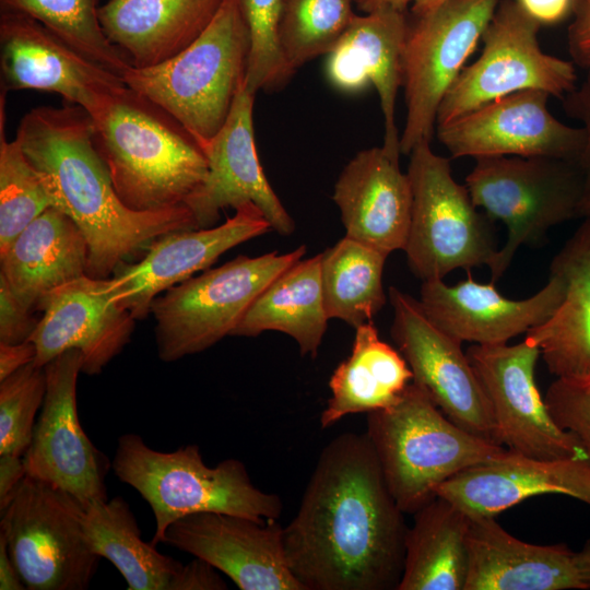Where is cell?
I'll use <instances>...</instances> for the list:
<instances>
[{"label": "cell", "instance_id": "cell-1", "mask_svg": "<svg viewBox=\"0 0 590 590\" xmlns=\"http://www.w3.org/2000/svg\"><path fill=\"white\" fill-rule=\"evenodd\" d=\"M408 528L366 433H343L283 528L286 560L304 590H397Z\"/></svg>", "mask_w": 590, "mask_h": 590}, {"label": "cell", "instance_id": "cell-2", "mask_svg": "<svg viewBox=\"0 0 590 590\" xmlns=\"http://www.w3.org/2000/svg\"><path fill=\"white\" fill-rule=\"evenodd\" d=\"M51 206L67 214L88 246L86 274L106 279L156 238L198 228L187 205L133 211L119 199L94 139L91 115L80 106H38L20 121L16 137Z\"/></svg>", "mask_w": 590, "mask_h": 590}, {"label": "cell", "instance_id": "cell-3", "mask_svg": "<svg viewBox=\"0 0 590 590\" xmlns=\"http://www.w3.org/2000/svg\"><path fill=\"white\" fill-rule=\"evenodd\" d=\"M122 203L133 211L186 205L208 173L205 154L170 114L127 85L91 116Z\"/></svg>", "mask_w": 590, "mask_h": 590}, {"label": "cell", "instance_id": "cell-4", "mask_svg": "<svg viewBox=\"0 0 590 590\" xmlns=\"http://www.w3.org/2000/svg\"><path fill=\"white\" fill-rule=\"evenodd\" d=\"M111 468L150 505L155 520L154 545L163 543L173 522L192 514L223 512L266 520H278L282 514L280 496L255 486L240 460L231 458L210 468L198 445L165 452L149 447L138 434H125L118 438Z\"/></svg>", "mask_w": 590, "mask_h": 590}, {"label": "cell", "instance_id": "cell-5", "mask_svg": "<svg viewBox=\"0 0 590 590\" xmlns=\"http://www.w3.org/2000/svg\"><path fill=\"white\" fill-rule=\"evenodd\" d=\"M366 435L397 505L412 515L445 481L506 450L453 423L413 381L394 404L367 413Z\"/></svg>", "mask_w": 590, "mask_h": 590}, {"label": "cell", "instance_id": "cell-6", "mask_svg": "<svg viewBox=\"0 0 590 590\" xmlns=\"http://www.w3.org/2000/svg\"><path fill=\"white\" fill-rule=\"evenodd\" d=\"M250 40L239 0H225L188 47L155 66H131L125 84L178 120L202 148L226 121L245 80Z\"/></svg>", "mask_w": 590, "mask_h": 590}, {"label": "cell", "instance_id": "cell-7", "mask_svg": "<svg viewBox=\"0 0 590 590\" xmlns=\"http://www.w3.org/2000/svg\"><path fill=\"white\" fill-rule=\"evenodd\" d=\"M473 203L500 221L507 238L488 266L496 283L521 246L540 243L554 226L579 217L582 178L576 163L544 156H485L465 177Z\"/></svg>", "mask_w": 590, "mask_h": 590}, {"label": "cell", "instance_id": "cell-8", "mask_svg": "<svg viewBox=\"0 0 590 590\" xmlns=\"http://www.w3.org/2000/svg\"><path fill=\"white\" fill-rule=\"evenodd\" d=\"M305 253L300 245L286 253L238 256L155 297L150 312L156 321L158 357L174 362L232 335L264 288Z\"/></svg>", "mask_w": 590, "mask_h": 590}, {"label": "cell", "instance_id": "cell-9", "mask_svg": "<svg viewBox=\"0 0 590 590\" xmlns=\"http://www.w3.org/2000/svg\"><path fill=\"white\" fill-rule=\"evenodd\" d=\"M409 156L412 211L404 251L412 273L423 282L488 267L498 250L493 221L456 181L449 158L436 154L430 142L418 143Z\"/></svg>", "mask_w": 590, "mask_h": 590}, {"label": "cell", "instance_id": "cell-10", "mask_svg": "<svg viewBox=\"0 0 590 590\" xmlns=\"http://www.w3.org/2000/svg\"><path fill=\"white\" fill-rule=\"evenodd\" d=\"M85 506L26 475L0 509V536L30 590H85L99 563L83 526Z\"/></svg>", "mask_w": 590, "mask_h": 590}, {"label": "cell", "instance_id": "cell-11", "mask_svg": "<svg viewBox=\"0 0 590 590\" xmlns=\"http://www.w3.org/2000/svg\"><path fill=\"white\" fill-rule=\"evenodd\" d=\"M499 0H446L409 19L402 56L406 106L401 155L430 142L442 98L482 39Z\"/></svg>", "mask_w": 590, "mask_h": 590}, {"label": "cell", "instance_id": "cell-12", "mask_svg": "<svg viewBox=\"0 0 590 590\" xmlns=\"http://www.w3.org/2000/svg\"><path fill=\"white\" fill-rule=\"evenodd\" d=\"M540 27L515 0H499L483 33L480 57L462 69L442 98L436 126L524 90L562 99L570 93L577 86L575 64L541 49Z\"/></svg>", "mask_w": 590, "mask_h": 590}, {"label": "cell", "instance_id": "cell-13", "mask_svg": "<svg viewBox=\"0 0 590 590\" xmlns=\"http://www.w3.org/2000/svg\"><path fill=\"white\" fill-rule=\"evenodd\" d=\"M467 355L487 399L499 445L538 459L587 458L577 439L553 420L538 390L535 344L527 339L515 345L473 344Z\"/></svg>", "mask_w": 590, "mask_h": 590}, {"label": "cell", "instance_id": "cell-14", "mask_svg": "<svg viewBox=\"0 0 590 590\" xmlns=\"http://www.w3.org/2000/svg\"><path fill=\"white\" fill-rule=\"evenodd\" d=\"M45 373L44 402L23 456L26 475L68 492L84 506L106 500L105 477L111 463L85 434L78 415L81 352L61 353L45 365Z\"/></svg>", "mask_w": 590, "mask_h": 590}, {"label": "cell", "instance_id": "cell-15", "mask_svg": "<svg viewBox=\"0 0 590 590\" xmlns=\"http://www.w3.org/2000/svg\"><path fill=\"white\" fill-rule=\"evenodd\" d=\"M388 296L393 309L391 338L413 374L412 381L453 423L497 442L487 399L462 342L439 329L418 299L396 286L389 287Z\"/></svg>", "mask_w": 590, "mask_h": 590}, {"label": "cell", "instance_id": "cell-16", "mask_svg": "<svg viewBox=\"0 0 590 590\" xmlns=\"http://www.w3.org/2000/svg\"><path fill=\"white\" fill-rule=\"evenodd\" d=\"M550 96L541 90L516 92L436 126L435 132L452 158L544 156L577 164L583 130L558 120L548 110Z\"/></svg>", "mask_w": 590, "mask_h": 590}, {"label": "cell", "instance_id": "cell-17", "mask_svg": "<svg viewBox=\"0 0 590 590\" xmlns=\"http://www.w3.org/2000/svg\"><path fill=\"white\" fill-rule=\"evenodd\" d=\"M2 91L57 93L91 116L126 86L122 78L84 57L31 16L2 8Z\"/></svg>", "mask_w": 590, "mask_h": 590}, {"label": "cell", "instance_id": "cell-18", "mask_svg": "<svg viewBox=\"0 0 590 590\" xmlns=\"http://www.w3.org/2000/svg\"><path fill=\"white\" fill-rule=\"evenodd\" d=\"M272 229L262 211L245 203L219 226L176 231L153 240L135 263L118 264L105 279L110 298L135 320L145 318L160 293L209 269L220 256Z\"/></svg>", "mask_w": 590, "mask_h": 590}, {"label": "cell", "instance_id": "cell-19", "mask_svg": "<svg viewBox=\"0 0 590 590\" xmlns=\"http://www.w3.org/2000/svg\"><path fill=\"white\" fill-rule=\"evenodd\" d=\"M278 520L198 512L173 522L164 544L199 557L240 590H304L285 555Z\"/></svg>", "mask_w": 590, "mask_h": 590}, {"label": "cell", "instance_id": "cell-20", "mask_svg": "<svg viewBox=\"0 0 590 590\" xmlns=\"http://www.w3.org/2000/svg\"><path fill=\"white\" fill-rule=\"evenodd\" d=\"M255 95L245 84L239 86L229 115L202 150L208 173L201 186L187 199L198 228L214 226L220 212L236 210L245 203L256 204L273 231L288 236L295 222L273 191L260 164L253 131Z\"/></svg>", "mask_w": 590, "mask_h": 590}, {"label": "cell", "instance_id": "cell-21", "mask_svg": "<svg viewBox=\"0 0 590 590\" xmlns=\"http://www.w3.org/2000/svg\"><path fill=\"white\" fill-rule=\"evenodd\" d=\"M37 309L43 316L30 338L36 346L33 364L45 367L61 353L76 349L87 376L99 375L122 351L135 322L110 298L105 279L87 274L48 293Z\"/></svg>", "mask_w": 590, "mask_h": 590}, {"label": "cell", "instance_id": "cell-22", "mask_svg": "<svg viewBox=\"0 0 590 590\" xmlns=\"http://www.w3.org/2000/svg\"><path fill=\"white\" fill-rule=\"evenodd\" d=\"M420 304L427 317L444 332L461 342L481 345L504 344L546 321L560 305L565 285L550 273L547 283L524 299H510L493 283L468 278L449 285L444 280L423 281Z\"/></svg>", "mask_w": 590, "mask_h": 590}, {"label": "cell", "instance_id": "cell-23", "mask_svg": "<svg viewBox=\"0 0 590 590\" xmlns=\"http://www.w3.org/2000/svg\"><path fill=\"white\" fill-rule=\"evenodd\" d=\"M543 494H563L590 506L587 458L538 459L506 449L470 467L437 489L469 516L496 517L520 502Z\"/></svg>", "mask_w": 590, "mask_h": 590}, {"label": "cell", "instance_id": "cell-24", "mask_svg": "<svg viewBox=\"0 0 590 590\" xmlns=\"http://www.w3.org/2000/svg\"><path fill=\"white\" fill-rule=\"evenodd\" d=\"M400 155L382 145L358 152L343 168L332 199L345 236L389 256L404 250L412 211L409 176Z\"/></svg>", "mask_w": 590, "mask_h": 590}, {"label": "cell", "instance_id": "cell-25", "mask_svg": "<svg viewBox=\"0 0 590 590\" xmlns=\"http://www.w3.org/2000/svg\"><path fill=\"white\" fill-rule=\"evenodd\" d=\"M408 12L378 9L356 14L326 55V75L337 90L356 93L374 85L384 117L382 146L401 155L396 125V101L402 86V56Z\"/></svg>", "mask_w": 590, "mask_h": 590}, {"label": "cell", "instance_id": "cell-26", "mask_svg": "<svg viewBox=\"0 0 590 590\" xmlns=\"http://www.w3.org/2000/svg\"><path fill=\"white\" fill-rule=\"evenodd\" d=\"M464 590L588 589L576 552L565 544L521 541L489 516H469Z\"/></svg>", "mask_w": 590, "mask_h": 590}, {"label": "cell", "instance_id": "cell-27", "mask_svg": "<svg viewBox=\"0 0 590 590\" xmlns=\"http://www.w3.org/2000/svg\"><path fill=\"white\" fill-rule=\"evenodd\" d=\"M225 0H108L99 20L108 39L135 68L177 55L210 25Z\"/></svg>", "mask_w": 590, "mask_h": 590}, {"label": "cell", "instance_id": "cell-28", "mask_svg": "<svg viewBox=\"0 0 590 590\" xmlns=\"http://www.w3.org/2000/svg\"><path fill=\"white\" fill-rule=\"evenodd\" d=\"M550 273L565 285L564 298L543 323L526 339L540 350L548 371L556 378L590 377V217L553 258Z\"/></svg>", "mask_w": 590, "mask_h": 590}, {"label": "cell", "instance_id": "cell-29", "mask_svg": "<svg viewBox=\"0 0 590 590\" xmlns=\"http://www.w3.org/2000/svg\"><path fill=\"white\" fill-rule=\"evenodd\" d=\"M0 275L26 308H38L55 288L86 274L87 241L79 226L49 206L0 253Z\"/></svg>", "mask_w": 590, "mask_h": 590}, {"label": "cell", "instance_id": "cell-30", "mask_svg": "<svg viewBox=\"0 0 590 590\" xmlns=\"http://www.w3.org/2000/svg\"><path fill=\"white\" fill-rule=\"evenodd\" d=\"M412 379L402 354L379 338L374 322L357 327L350 356L330 377L331 397L320 415L321 428H329L350 414L389 408Z\"/></svg>", "mask_w": 590, "mask_h": 590}, {"label": "cell", "instance_id": "cell-31", "mask_svg": "<svg viewBox=\"0 0 590 590\" xmlns=\"http://www.w3.org/2000/svg\"><path fill=\"white\" fill-rule=\"evenodd\" d=\"M321 284V253L300 259L273 280L232 332L258 337L279 331L293 338L303 356L316 357L327 330Z\"/></svg>", "mask_w": 590, "mask_h": 590}, {"label": "cell", "instance_id": "cell-32", "mask_svg": "<svg viewBox=\"0 0 590 590\" xmlns=\"http://www.w3.org/2000/svg\"><path fill=\"white\" fill-rule=\"evenodd\" d=\"M413 515L397 590H464L469 515L438 495Z\"/></svg>", "mask_w": 590, "mask_h": 590}, {"label": "cell", "instance_id": "cell-33", "mask_svg": "<svg viewBox=\"0 0 590 590\" xmlns=\"http://www.w3.org/2000/svg\"><path fill=\"white\" fill-rule=\"evenodd\" d=\"M83 526L94 553L117 568L128 590H170L184 564L141 539L137 519L121 496L86 505Z\"/></svg>", "mask_w": 590, "mask_h": 590}, {"label": "cell", "instance_id": "cell-34", "mask_svg": "<svg viewBox=\"0 0 590 590\" xmlns=\"http://www.w3.org/2000/svg\"><path fill=\"white\" fill-rule=\"evenodd\" d=\"M387 255L344 236L321 252V284L329 319L353 328L373 322L386 305L382 274Z\"/></svg>", "mask_w": 590, "mask_h": 590}, {"label": "cell", "instance_id": "cell-35", "mask_svg": "<svg viewBox=\"0 0 590 590\" xmlns=\"http://www.w3.org/2000/svg\"><path fill=\"white\" fill-rule=\"evenodd\" d=\"M1 8L31 16L74 50L121 78L132 66L105 34L99 0H1Z\"/></svg>", "mask_w": 590, "mask_h": 590}, {"label": "cell", "instance_id": "cell-36", "mask_svg": "<svg viewBox=\"0 0 590 590\" xmlns=\"http://www.w3.org/2000/svg\"><path fill=\"white\" fill-rule=\"evenodd\" d=\"M354 4L356 0H283L280 43L293 73L333 48L356 16Z\"/></svg>", "mask_w": 590, "mask_h": 590}, {"label": "cell", "instance_id": "cell-37", "mask_svg": "<svg viewBox=\"0 0 590 590\" xmlns=\"http://www.w3.org/2000/svg\"><path fill=\"white\" fill-rule=\"evenodd\" d=\"M3 99L0 109V253L46 209L48 193L19 141L3 134Z\"/></svg>", "mask_w": 590, "mask_h": 590}, {"label": "cell", "instance_id": "cell-38", "mask_svg": "<svg viewBox=\"0 0 590 590\" xmlns=\"http://www.w3.org/2000/svg\"><path fill=\"white\" fill-rule=\"evenodd\" d=\"M248 27L250 48L245 76L253 94L275 88L293 74L280 43L283 0H239Z\"/></svg>", "mask_w": 590, "mask_h": 590}, {"label": "cell", "instance_id": "cell-39", "mask_svg": "<svg viewBox=\"0 0 590 590\" xmlns=\"http://www.w3.org/2000/svg\"><path fill=\"white\" fill-rule=\"evenodd\" d=\"M45 393V367L33 363L0 381V455H25Z\"/></svg>", "mask_w": 590, "mask_h": 590}, {"label": "cell", "instance_id": "cell-40", "mask_svg": "<svg viewBox=\"0 0 590 590\" xmlns=\"http://www.w3.org/2000/svg\"><path fill=\"white\" fill-rule=\"evenodd\" d=\"M544 401L556 424L577 439L590 461V377L556 378Z\"/></svg>", "mask_w": 590, "mask_h": 590}, {"label": "cell", "instance_id": "cell-41", "mask_svg": "<svg viewBox=\"0 0 590 590\" xmlns=\"http://www.w3.org/2000/svg\"><path fill=\"white\" fill-rule=\"evenodd\" d=\"M565 113L578 120L583 130V144L577 165L582 178L579 217H590V72L563 98Z\"/></svg>", "mask_w": 590, "mask_h": 590}, {"label": "cell", "instance_id": "cell-42", "mask_svg": "<svg viewBox=\"0 0 590 590\" xmlns=\"http://www.w3.org/2000/svg\"><path fill=\"white\" fill-rule=\"evenodd\" d=\"M10 290L0 275V343L16 344L30 341L38 320Z\"/></svg>", "mask_w": 590, "mask_h": 590}, {"label": "cell", "instance_id": "cell-43", "mask_svg": "<svg viewBox=\"0 0 590 590\" xmlns=\"http://www.w3.org/2000/svg\"><path fill=\"white\" fill-rule=\"evenodd\" d=\"M568 26V52L575 66L590 72V0H575Z\"/></svg>", "mask_w": 590, "mask_h": 590}, {"label": "cell", "instance_id": "cell-44", "mask_svg": "<svg viewBox=\"0 0 590 590\" xmlns=\"http://www.w3.org/2000/svg\"><path fill=\"white\" fill-rule=\"evenodd\" d=\"M226 582L219 570L208 562L194 557L184 565L174 579L170 590H226Z\"/></svg>", "mask_w": 590, "mask_h": 590}, {"label": "cell", "instance_id": "cell-45", "mask_svg": "<svg viewBox=\"0 0 590 590\" xmlns=\"http://www.w3.org/2000/svg\"><path fill=\"white\" fill-rule=\"evenodd\" d=\"M531 19L542 25H554L573 15L575 0H515Z\"/></svg>", "mask_w": 590, "mask_h": 590}, {"label": "cell", "instance_id": "cell-46", "mask_svg": "<svg viewBox=\"0 0 590 590\" xmlns=\"http://www.w3.org/2000/svg\"><path fill=\"white\" fill-rule=\"evenodd\" d=\"M25 476L23 456L0 455V509L7 505Z\"/></svg>", "mask_w": 590, "mask_h": 590}, {"label": "cell", "instance_id": "cell-47", "mask_svg": "<svg viewBox=\"0 0 590 590\" xmlns=\"http://www.w3.org/2000/svg\"><path fill=\"white\" fill-rule=\"evenodd\" d=\"M35 357L36 346L32 341L16 344L0 343V381L33 363Z\"/></svg>", "mask_w": 590, "mask_h": 590}, {"label": "cell", "instance_id": "cell-48", "mask_svg": "<svg viewBox=\"0 0 590 590\" xmlns=\"http://www.w3.org/2000/svg\"><path fill=\"white\" fill-rule=\"evenodd\" d=\"M0 589L23 590L26 589L5 544L0 536Z\"/></svg>", "mask_w": 590, "mask_h": 590}, {"label": "cell", "instance_id": "cell-49", "mask_svg": "<svg viewBox=\"0 0 590 590\" xmlns=\"http://www.w3.org/2000/svg\"><path fill=\"white\" fill-rule=\"evenodd\" d=\"M412 0H356V5L364 13L385 8L408 12Z\"/></svg>", "mask_w": 590, "mask_h": 590}, {"label": "cell", "instance_id": "cell-50", "mask_svg": "<svg viewBox=\"0 0 590 590\" xmlns=\"http://www.w3.org/2000/svg\"><path fill=\"white\" fill-rule=\"evenodd\" d=\"M577 565L588 589H590V540H588L583 547L576 552Z\"/></svg>", "mask_w": 590, "mask_h": 590}, {"label": "cell", "instance_id": "cell-51", "mask_svg": "<svg viewBox=\"0 0 590 590\" xmlns=\"http://www.w3.org/2000/svg\"><path fill=\"white\" fill-rule=\"evenodd\" d=\"M446 0H412L410 13L412 15H423L435 9Z\"/></svg>", "mask_w": 590, "mask_h": 590}]
</instances>
